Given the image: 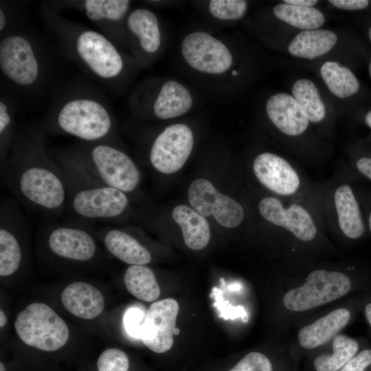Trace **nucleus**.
I'll use <instances>...</instances> for the list:
<instances>
[{
    "label": "nucleus",
    "instance_id": "58836bf2",
    "mask_svg": "<svg viewBox=\"0 0 371 371\" xmlns=\"http://www.w3.org/2000/svg\"><path fill=\"white\" fill-rule=\"evenodd\" d=\"M358 170L371 180V158L362 157L357 162Z\"/></svg>",
    "mask_w": 371,
    "mask_h": 371
},
{
    "label": "nucleus",
    "instance_id": "f3484780",
    "mask_svg": "<svg viewBox=\"0 0 371 371\" xmlns=\"http://www.w3.org/2000/svg\"><path fill=\"white\" fill-rule=\"evenodd\" d=\"M266 111L276 128L288 135L303 133L310 122L297 101L287 93H280L271 96L267 102Z\"/></svg>",
    "mask_w": 371,
    "mask_h": 371
},
{
    "label": "nucleus",
    "instance_id": "de8ad7c7",
    "mask_svg": "<svg viewBox=\"0 0 371 371\" xmlns=\"http://www.w3.org/2000/svg\"><path fill=\"white\" fill-rule=\"evenodd\" d=\"M368 36H369L370 41L371 42V27L368 30Z\"/></svg>",
    "mask_w": 371,
    "mask_h": 371
},
{
    "label": "nucleus",
    "instance_id": "f8f14e48",
    "mask_svg": "<svg viewBox=\"0 0 371 371\" xmlns=\"http://www.w3.org/2000/svg\"><path fill=\"white\" fill-rule=\"evenodd\" d=\"M193 144V134L188 126L172 124L155 139L149 154L150 162L161 173L176 172L186 162Z\"/></svg>",
    "mask_w": 371,
    "mask_h": 371
},
{
    "label": "nucleus",
    "instance_id": "6ab92c4d",
    "mask_svg": "<svg viewBox=\"0 0 371 371\" xmlns=\"http://www.w3.org/2000/svg\"><path fill=\"white\" fill-rule=\"evenodd\" d=\"M61 301L67 311L85 319L99 316L104 307L102 293L84 282H75L67 285L61 293Z\"/></svg>",
    "mask_w": 371,
    "mask_h": 371
},
{
    "label": "nucleus",
    "instance_id": "4468645a",
    "mask_svg": "<svg viewBox=\"0 0 371 371\" xmlns=\"http://www.w3.org/2000/svg\"><path fill=\"white\" fill-rule=\"evenodd\" d=\"M179 309L177 302L172 298L151 304L146 313L141 335V340L150 350L164 353L170 350Z\"/></svg>",
    "mask_w": 371,
    "mask_h": 371
},
{
    "label": "nucleus",
    "instance_id": "473e14b6",
    "mask_svg": "<svg viewBox=\"0 0 371 371\" xmlns=\"http://www.w3.org/2000/svg\"><path fill=\"white\" fill-rule=\"evenodd\" d=\"M95 368L96 371H129L130 360L124 351L110 348L99 355Z\"/></svg>",
    "mask_w": 371,
    "mask_h": 371
},
{
    "label": "nucleus",
    "instance_id": "49530a36",
    "mask_svg": "<svg viewBox=\"0 0 371 371\" xmlns=\"http://www.w3.org/2000/svg\"><path fill=\"white\" fill-rule=\"evenodd\" d=\"M368 71H369V76L371 78V62L369 64Z\"/></svg>",
    "mask_w": 371,
    "mask_h": 371
},
{
    "label": "nucleus",
    "instance_id": "ddd939ff",
    "mask_svg": "<svg viewBox=\"0 0 371 371\" xmlns=\"http://www.w3.org/2000/svg\"><path fill=\"white\" fill-rule=\"evenodd\" d=\"M181 52L192 68L204 73H223L232 63V56L227 47L204 32L187 35L182 41Z\"/></svg>",
    "mask_w": 371,
    "mask_h": 371
},
{
    "label": "nucleus",
    "instance_id": "0eeeda50",
    "mask_svg": "<svg viewBox=\"0 0 371 371\" xmlns=\"http://www.w3.org/2000/svg\"><path fill=\"white\" fill-rule=\"evenodd\" d=\"M0 69L13 85L30 89L41 80L44 64L30 36L11 32L4 35L0 41Z\"/></svg>",
    "mask_w": 371,
    "mask_h": 371
},
{
    "label": "nucleus",
    "instance_id": "2f4dec72",
    "mask_svg": "<svg viewBox=\"0 0 371 371\" xmlns=\"http://www.w3.org/2000/svg\"><path fill=\"white\" fill-rule=\"evenodd\" d=\"M13 108L8 100H0V163L2 166L7 159L16 133Z\"/></svg>",
    "mask_w": 371,
    "mask_h": 371
},
{
    "label": "nucleus",
    "instance_id": "09e8293b",
    "mask_svg": "<svg viewBox=\"0 0 371 371\" xmlns=\"http://www.w3.org/2000/svg\"><path fill=\"white\" fill-rule=\"evenodd\" d=\"M369 227H370V229L371 231V213H370V217H369Z\"/></svg>",
    "mask_w": 371,
    "mask_h": 371
},
{
    "label": "nucleus",
    "instance_id": "4be33fe9",
    "mask_svg": "<svg viewBox=\"0 0 371 371\" xmlns=\"http://www.w3.org/2000/svg\"><path fill=\"white\" fill-rule=\"evenodd\" d=\"M192 104V98L189 91L179 82L169 80L161 86L153 110L156 117L166 120L186 113Z\"/></svg>",
    "mask_w": 371,
    "mask_h": 371
},
{
    "label": "nucleus",
    "instance_id": "393cba45",
    "mask_svg": "<svg viewBox=\"0 0 371 371\" xmlns=\"http://www.w3.org/2000/svg\"><path fill=\"white\" fill-rule=\"evenodd\" d=\"M337 41V34L330 30H304L292 39L288 49L294 56L313 59L328 52Z\"/></svg>",
    "mask_w": 371,
    "mask_h": 371
},
{
    "label": "nucleus",
    "instance_id": "9d476101",
    "mask_svg": "<svg viewBox=\"0 0 371 371\" xmlns=\"http://www.w3.org/2000/svg\"><path fill=\"white\" fill-rule=\"evenodd\" d=\"M28 222L15 199H6L0 205V276L8 277L20 268L23 259L21 236Z\"/></svg>",
    "mask_w": 371,
    "mask_h": 371
},
{
    "label": "nucleus",
    "instance_id": "ea45409f",
    "mask_svg": "<svg viewBox=\"0 0 371 371\" xmlns=\"http://www.w3.org/2000/svg\"><path fill=\"white\" fill-rule=\"evenodd\" d=\"M284 3L302 7H313L317 3V0H284Z\"/></svg>",
    "mask_w": 371,
    "mask_h": 371
},
{
    "label": "nucleus",
    "instance_id": "cd10ccee",
    "mask_svg": "<svg viewBox=\"0 0 371 371\" xmlns=\"http://www.w3.org/2000/svg\"><path fill=\"white\" fill-rule=\"evenodd\" d=\"M320 74L328 89L336 96L345 98L355 94L359 82L348 67L334 61L325 62Z\"/></svg>",
    "mask_w": 371,
    "mask_h": 371
},
{
    "label": "nucleus",
    "instance_id": "a878e982",
    "mask_svg": "<svg viewBox=\"0 0 371 371\" xmlns=\"http://www.w3.org/2000/svg\"><path fill=\"white\" fill-rule=\"evenodd\" d=\"M128 30L138 39L141 48L151 54L161 45V33L156 16L150 11L138 8L131 12L126 19Z\"/></svg>",
    "mask_w": 371,
    "mask_h": 371
},
{
    "label": "nucleus",
    "instance_id": "1a4fd4ad",
    "mask_svg": "<svg viewBox=\"0 0 371 371\" xmlns=\"http://www.w3.org/2000/svg\"><path fill=\"white\" fill-rule=\"evenodd\" d=\"M350 288V280L346 274L317 269L309 273L302 286L287 291L283 304L290 311H305L343 297Z\"/></svg>",
    "mask_w": 371,
    "mask_h": 371
},
{
    "label": "nucleus",
    "instance_id": "6e6552de",
    "mask_svg": "<svg viewBox=\"0 0 371 371\" xmlns=\"http://www.w3.org/2000/svg\"><path fill=\"white\" fill-rule=\"evenodd\" d=\"M87 223L76 219L44 223L43 235L49 253L60 259L74 262L91 261L97 254V245L87 227Z\"/></svg>",
    "mask_w": 371,
    "mask_h": 371
},
{
    "label": "nucleus",
    "instance_id": "9b49d317",
    "mask_svg": "<svg viewBox=\"0 0 371 371\" xmlns=\"http://www.w3.org/2000/svg\"><path fill=\"white\" fill-rule=\"evenodd\" d=\"M188 201L204 217L213 216L221 225L232 228L240 224L244 216L242 206L231 197L221 193L208 180H194L188 189Z\"/></svg>",
    "mask_w": 371,
    "mask_h": 371
},
{
    "label": "nucleus",
    "instance_id": "72a5a7b5",
    "mask_svg": "<svg viewBox=\"0 0 371 371\" xmlns=\"http://www.w3.org/2000/svg\"><path fill=\"white\" fill-rule=\"evenodd\" d=\"M247 1L243 0H212L210 1L211 14L221 20L240 19L247 9Z\"/></svg>",
    "mask_w": 371,
    "mask_h": 371
},
{
    "label": "nucleus",
    "instance_id": "37998d69",
    "mask_svg": "<svg viewBox=\"0 0 371 371\" xmlns=\"http://www.w3.org/2000/svg\"><path fill=\"white\" fill-rule=\"evenodd\" d=\"M365 121L367 125L371 128V111L366 114Z\"/></svg>",
    "mask_w": 371,
    "mask_h": 371
},
{
    "label": "nucleus",
    "instance_id": "e433bc0d",
    "mask_svg": "<svg viewBox=\"0 0 371 371\" xmlns=\"http://www.w3.org/2000/svg\"><path fill=\"white\" fill-rule=\"evenodd\" d=\"M371 364V349H366L350 359L339 371H364Z\"/></svg>",
    "mask_w": 371,
    "mask_h": 371
},
{
    "label": "nucleus",
    "instance_id": "dca6fc26",
    "mask_svg": "<svg viewBox=\"0 0 371 371\" xmlns=\"http://www.w3.org/2000/svg\"><path fill=\"white\" fill-rule=\"evenodd\" d=\"M254 172L258 180L272 192L290 195L300 186V178L293 167L282 157L263 153L253 163Z\"/></svg>",
    "mask_w": 371,
    "mask_h": 371
},
{
    "label": "nucleus",
    "instance_id": "aec40b11",
    "mask_svg": "<svg viewBox=\"0 0 371 371\" xmlns=\"http://www.w3.org/2000/svg\"><path fill=\"white\" fill-rule=\"evenodd\" d=\"M350 311L337 308L302 327L298 333L300 346L306 349H313L330 341L348 323Z\"/></svg>",
    "mask_w": 371,
    "mask_h": 371
},
{
    "label": "nucleus",
    "instance_id": "2eb2a0df",
    "mask_svg": "<svg viewBox=\"0 0 371 371\" xmlns=\"http://www.w3.org/2000/svg\"><path fill=\"white\" fill-rule=\"evenodd\" d=\"M262 217L272 224L291 232L302 241H311L317 234V228L309 213L301 205L293 204L286 209L275 197H267L259 203Z\"/></svg>",
    "mask_w": 371,
    "mask_h": 371
},
{
    "label": "nucleus",
    "instance_id": "f704fd0d",
    "mask_svg": "<svg viewBox=\"0 0 371 371\" xmlns=\"http://www.w3.org/2000/svg\"><path fill=\"white\" fill-rule=\"evenodd\" d=\"M229 371H273V367L265 355L259 352H251Z\"/></svg>",
    "mask_w": 371,
    "mask_h": 371
},
{
    "label": "nucleus",
    "instance_id": "4c0bfd02",
    "mask_svg": "<svg viewBox=\"0 0 371 371\" xmlns=\"http://www.w3.org/2000/svg\"><path fill=\"white\" fill-rule=\"evenodd\" d=\"M333 5L336 8L347 10H357L366 8L368 4V0H330Z\"/></svg>",
    "mask_w": 371,
    "mask_h": 371
},
{
    "label": "nucleus",
    "instance_id": "79ce46f5",
    "mask_svg": "<svg viewBox=\"0 0 371 371\" xmlns=\"http://www.w3.org/2000/svg\"><path fill=\"white\" fill-rule=\"evenodd\" d=\"M366 317L371 325V303H369L365 309Z\"/></svg>",
    "mask_w": 371,
    "mask_h": 371
},
{
    "label": "nucleus",
    "instance_id": "5701e85b",
    "mask_svg": "<svg viewBox=\"0 0 371 371\" xmlns=\"http://www.w3.org/2000/svg\"><path fill=\"white\" fill-rule=\"evenodd\" d=\"M86 16L95 23L107 37L110 26L120 21L127 13L130 1L127 0H85L74 1Z\"/></svg>",
    "mask_w": 371,
    "mask_h": 371
},
{
    "label": "nucleus",
    "instance_id": "bb28decb",
    "mask_svg": "<svg viewBox=\"0 0 371 371\" xmlns=\"http://www.w3.org/2000/svg\"><path fill=\"white\" fill-rule=\"evenodd\" d=\"M128 291L136 298L150 302L160 295V288L153 271L146 265H130L124 275Z\"/></svg>",
    "mask_w": 371,
    "mask_h": 371
},
{
    "label": "nucleus",
    "instance_id": "7c9ffc66",
    "mask_svg": "<svg viewBox=\"0 0 371 371\" xmlns=\"http://www.w3.org/2000/svg\"><path fill=\"white\" fill-rule=\"evenodd\" d=\"M294 98L300 104L312 122H319L325 117V106L315 84L308 79H299L292 87Z\"/></svg>",
    "mask_w": 371,
    "mask_h": 371
},
{
    "label": "nucleus",
    "instance_id": "c85d7f7f",
    "mask_svg": "<svg viewBox=\"0 0 371 371\" xmlns=\"http://www.w3.org/2000/svg\"><path fill=\"white\" fill-rule=\"evenodd\" d=\"M273 13L278 19L305 30H317L325 22L324 14L313 7H302L282 3L274 7Z\"/></svg>",
    "mask_w": 371,
    "mask_h": 371
},
{
    "label": "nucleus",
    "instance_id": "412c9836",
    "mask_svg": "<svg viewBox=\"0 0 371 371\" xmlns=\"http://www.w3.org/2000/svg\"><path fill=\"white\" fill-rule=\"evenodd\" d=\"M172 218L181 229L184 242L192 250H201L208 244L211 232L207 220L195 210L183 205L175 207Z\"/></svg>",
    "mask_w": 371,
    "mask_h": 371
},
{
    "label": "nucleus",
    "instance_id": "f257e3e1",
    "mask_svg": "<svg viewBox=\"0 0 371 371\" xmlns=\"http://www.w3.org/2000/svg\"><path fill=\"white\" fill-rule=\"evenodd\" d=\"M1 179L14 199L27 208L56 217L66 210L67 186L61 167L44 139L39 127L16 133L4 164Z\"/></svg>",
    "mask_w": 371,
    "mask_h": 371
},
{
    "label": "nucleus",
    "instance_id": "c9c22d12",
    "mask_svg": "<svg viewBox=\"0 0 371 371\" xmlns=\"http://www.w3.org/2000/svg\"><path fill=\"white\" fill-rule=\"evenodd\" d=\"M146 313L137 306L128 308L123 318L124 327L127 334L133 338L140 339Z\"/></svg>",
    "mask_w": 371,
    "mask_h": 371
},
{
    "label": "nucleus",
    "instance_id": "423d86ee",
    "mask_svg": "<svg viewBox=\"0 0 371 371\" xmlns=\"http://www.w3.org/2000/svg\"><path fill=\"white\" fill-rule=\"evenodd\" d=\"M16 332L26 345L45 352H53L67 343L69 331L65 322L48 305L33 302L19 313Z\"/></svg>",
    "mask_w": 371,
    "mask_h": 371
},
{
    "label": "nucleus",
    "instance_id": "7ed1b4c3",
    "mask_svg": "<svg viewBox=\"0 0 371 371\" xmlns=\"http://www.w3.org/2000/svg\"><path fill=\"white\" fill-rule=\"evenodd\" d=\"M113 120L106 104L98 97L75 93L54 108L41 126L44 133L67 135L84 142H110Z\"/></svg>",
    "mask_w": 371,
    "mask_h": 371
},
{
    "label": "nucleus",
    "instance_id": "39448f33",
    "mask_svg": "<svg viewBox=\"0 0 371 371\" xmlns=\"http://www.w3.org/2000/svg\"><path fill=\"white\" fill-rule=\"evenodd\" d=\"M92 175L124 193L139 186L141 173L131 158L110 142H84L67 148Z\"/></svg>",
    "mask_w": 371,
    "mask_h": 371
},
{
    "label": "nucleus",
    "instance_id": "a211bd4d",
    "mask_svg": "<svg viewBox=\"0 0 371 371\" xmlns=\"http://www.w3.org/2000/svg\"><path fill=\"white\" fill-rule=\"evenodd\" d=\"M98 236L111 254L126 264L146 265L152 260L149 250L122 229L106 227L98 230Z\"/></svg>",
    "mask_w": 371,
    "mask_h": 371
},
{
    "label": "nucleus",
    "instance_id": "a18cd8bd",
    "mask_svg": "<svg viewBox=\"0 0 371 371\" xmlns=\"http://www.w3.org/2000/svg\"><path fill=\"white\" fill-rule=\"evenodd\" d=\"M179 333H180L179 329L176 327L175 329L174 330V335H177L179 334Z\"/></svg>",
    "mask_w": 371,
    "mask_h": 371
},
{
    "label": "nucleus",
    "instance_id": "8fccbe9b",
    "mask_svg": "<svg viewBox=\"0 0 371 371\" xmlns=\"http://www.w3.org/2000/svg\"><path fill=\"white\" fill-rule=\"evenodd\" d=\"M232 74H233V75H237V72L235 71H232Z\"/></svg>",
    "mask_w": 371,
    "mask_h": 371
},
{
    "label": "nucleus",
    "instance_id": "b1692460",
    "mask_svg": "<svg viewBox=\"0 0 371 371\" xmlns=\"http://www.w3.org/2000/svg\"><path fill=\"white\" fill-rule=\"evenodd\" d=\"M335 205L339 225L343 233L352 239L361 236L364 232V224L358 203L349 186L342 185L337 188Z\"/></svg>",
    "mask_w": 371,
    "mask_h": 371
},
{
    "label": "nucleus",
    "instance_id": "c03bdc74",
    "mask_svg": "<svg viewBox=\"0 0 371 371\" xmlns=\"http://www.w3.org/2000/svg\"><path fill=\"white\" fill-rule=\"evenodd\" d=\"M0 371H8L6 366L2 361L0 362Z\"/></svg>",
    "mask_w": 371,
    "mask_h": 371
},
{
    "label": "nucleus",
    "instance_id": "20e7f679",
    "mask_svg": "<svg viewBox=\"0 0 371 371\" xmlns=\"http://www.w3.org/2000/svg\"><path fill=\"white\" fill-rule=\"evenodd\" d=\"M64 52L98 79L108 82L124 69V60L113 42L97 31L80 27L57 16L48 17Z\"/></svg>",
    "mask_w": 371,
    "mask_h": 371
},
{
    "label": "nucleus",
    "instance_id": "f03ea898",
    "mask_svg": "<svg viewBox=\"0 0 371 371\" xmlns=\"http://www.w3.org/2000/svg\"><path fill=\"white\" fill-rule=\"evenodd\" d=\"M51 153L65 176L70 214L80 220L108 223L125 213L129 202L126 193L102 183L67 149Z\"/></svg>",
    "mask_w": 371,
    "mask_h": 371
},
{
    "label": "nucleus",
    "instance_id": "a19ab883",
    "mask_svg": "<svg viewBox=\"0 0 371 371\" xmlns=\"http://www.w3.org/2000/svg\"><path fill=\"white\" fill-rule=\"evenodd\" d=\"M8 322V318L4 311L1 309L0 311V327L3 328L5 326Z\"/></svg>",
    "mask_w": 371,
    "mask_h": 371
},
{
    "label": "nucleus",
    "instance_id": "c756f323",
    "mask_svg": "<svg viewBox=\"0 0 371 371\" xmlns=\"http://www.w3.org/2000/svg\"><path fill=\"white\" fill-rule=\"evenodd\" d=\"M359 350L357 341L348 336L339 335L333 341V353L317 356L313 366L316 371H339Z\"/></svg>",
    "mask_w": 371,
    "mask_h": 371
}]
</instances>
